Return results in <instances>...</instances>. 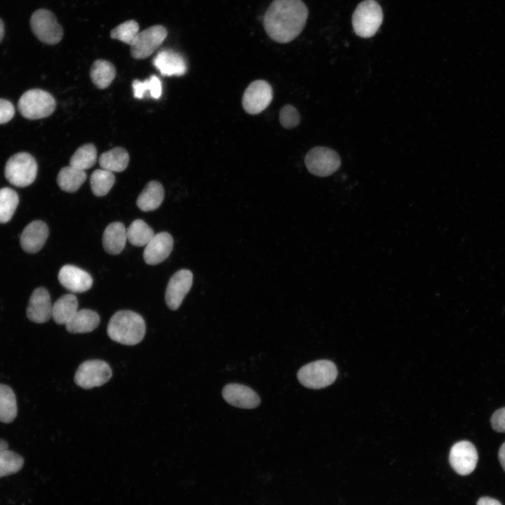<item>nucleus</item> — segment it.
I'll list each match as a JSON object with an SVG mask.
<instances>
[{"label": "nucleus", "mask_w": 505, "mask_h": 505, "mask_svg": "<svg viewBox=\"0 0 505 505\" xmlns=\"http://www.w3.org/2000/svg\"><path fill=\"white\" fill-rule=\"evenodd\" d=\"M224 399L230 405L244 409H252L260 403V398L250 387L240 384H229L222 389Z\"/></svg>", "instance_id": "nucleus-15"}, {"label": "nucleus", "mask_w": 505, "mask_h": 505, "mask_svg": "<svg viewBox=\"0 0 505 505\" xmlns=\"http://www.w3.org/2000/svg\"><path fill=\"white\" fill-rule=\"evenodd\" d=\"M478 456L475 445L462 440L453 445L449 454V462L453 470L461 476L471 473L478 463Z\"/></svg>", "instance_id": "nucleus-12"}, {"label": "nucleus", "mask_w": 505, "mask_h": 505, "mask_svg": "<svg viewBox=\"0 0 505 505\" xmlns=\"http://www.w3.org/2000/svg\"><path fill=\"white\" fill-rule=\"evenodd\" d=\"M16 396L8 385L0 384V422L10 423L17 416Z\"/></svg>", "instance_id": "nucleus-27"}, {"label": "nucleus", "mask_w": 505, "mask_h": 505, "mask_svg": "<svg viewBox=\"0 0 505 505\" xmlns=\"http://www.w3.org/2000/svg\"><path fill=\"white\" fill-rule=\"evenodd\" d=\"M56 104L54 97L41 89L25 92L18 102V109L22 116L31 120L46 118L53 114Z\"/></svg>", "instance_id": "nucleus-4"}, {"label": "nucleus", "mask_w": 505, "mask_h": 505, "mask_svg": "<svg viewBox=\"0 0 505 505\" xmlns=\"http://www.w3.org/2000/svg\"><path fill=\"white\" fill-rule=\"evenodd\" d=\"M97 160V150L94 144H85L79 147L72 156L69 166L85 170L93 166Z\"/></svg>", "instance_id": "nucleus-30"}, {"label": "nucleus", "mask_w": 505, "mask_h": 505, "mask_svg": "<svg viewBox=\"0 0 505 505\" xmlns=\"http://www.w3.org/2000/svg\"><path fill=\"white\" fill-rule=\"evenodd\" d=\"M90 76L97 88L104 89L113 81L116 76V69L110 62L105 60H97L90 67Z\"/></svg>", "instance_id": "nucleus-25"}, {"label": "nucleus", "mask_w": 505, "mask_h": 505, "mask_svg": "<svg viewBox=\"0 0 505 505\" xmlns=\"http://www.w3.org/2000/svg\"><path fill=\"white\" fill-rule=\"evenodd\" d=\"M499 461L505 471V442L501 445L498 452Z\"/></svg>", "instance_id": "nucleus-39"}, {"label": "nucleus", "mask_w": 505, "mask_h": 505, "mask_svg": "<svg viewBox=\"0 0 505 505\" xmlns=\"http://www.w3.org/2000/svg\"><path fill=\"white\" fill-rule=\"evenodd\" d=\"M492 428L501 433H505V407L497 410L490 418Z\"/></svg>", "instance_id": "nucleus-36"}, {"label": "nucleus", "mask_w": 505, "mask_h": 505, "mask_svg": "<svg viewBox=\"0 0 505 505\" xmlns=\"http://www.w3.org/2000/svg\"><path fill=\"white\" fill-rule=\"evenodd\" d=\"M86 177L84 170L69 166L61 168L57 177V182L62 190L73 193L80 188Z\"/></svg>", "instance_id": "nucleus-24"}, {"label": "nucleus", "mask_w": 505, "mask_h": 505, "mask_svg": "<svg viewBox=\"0 0 505 505\" xmlns=\"http://www.w3.org/2000/svg\"><path fill=\"white\" fill-rule=\"evenodd\" d=\"M476 505H502L498 500L490 497H483L479 498Z\"/></svg>", "instance_id": "nucleus-38"}, {"label": "nucleus", "mask_w": 505, "mask_h": 505, "mask_svg": "<svg viewBox=\"0 0 505 505\" xmlns=\"http://www.w3.org/2000/svg\"><path fill=\"white\" fill-rule=\"evenodd\" d=\"M164 198V189L157 181L147 184L137 199V206L142 211H152L158 208Z\"/></svg>", "instance_id": "nucleus-22"}, {"label": "nucleus", "mask_w": 505, "mask_h": 505, "mask_svg": "<svg viewBox=\"0 0 505 505\" xmlns=\"http://www.w3.org/2000/svg\"><path fill=\"white\" fill-rule=\"evenodd\" d=\"M32 32L41 42L54 45L63 36V29L58 22L55 15L50 11L40 8L35 11L30 18Z\"/></svg>", "instance_id": "nucleus-7"}, {"label": "nucleus", "mask_w": 505, "mask_h": 505, "mask_svg": "<svg viewBox=\"0 0 505 505\" xmlns=\"http://www.w3.org/2000/svg\"><path fill=\"white\" fill-rule=\"evenodd\" d=\"M112 376V369L107 362L93 359L86 361L79 366L74 380L77 386L90 389L105 384Z\"/></svg>", "instance_id": "nucleus-8"}, {"label": "nucleus", "mask_w": 505, "mask_h": 505, "mask_svg": "<svg viewBox=\"0 0 505 505\" xmlns=\"http://www.w3.org/2000/svg\"><path fill=\"white\" fill-rule=\"evenodd\" d=\"M273 99V90L270 84L264 80L251 82L245 89L242 105L250 114H257L264 111Z\"/></svg>", "instance_id": "nucleus-11"}, {"label": "nucleus", "mask_w": 505, "mask_h": 505, "mask_svg": "<svg viewBox=\"0 0 505 505\" xmlns=\"http://www.w3.org/2000/svg\"><path fill=\"white\" fill-rule=\"evenodd\" d=\"M50 297L44 288L35 289L29 300L26 314L27 318L36 323H43L52 317Z\"/></svg>", "instance_id": "nucleus-14"}, {"label": "nucleus", "mask_w": 505, "mask_h": 505, "mask_svg": "<svg viewBox=\"0 0 505 505\" xmlns=\"http://www.w3.org/2000/svg\"><path fill=\"white\" fill-rule=\"evenodd\" d=\"M127 229L123 223L115 222L109 224L102 235L105 250L111 255H118L124 248L127 240Z\"/></svg>", "instance_id": "nucleus-20"}, {"label": "nucleus", "mask_w": 505, "mask_h": 505, "mask_svg": "<svg viewBox=\"0 0 505 505\" xmlns=\"http://www.w3.org/2000/svg\"><path fill=\"white\" fill-rule=\"evenodd\" d=\"M58 279L62 286L73 292L87 291L93 285V278L87 271L70 264L60 269Z\"/></svg>", "instance_id": "nucleus-18"}, {"label": "nucleus", "mask_w": 505, "mask_h": 505, "mask_svg": "<svg viewBox=\"0 0 505 505\" xmlns=\"http://www.w3.org/2000/svg\"><path fill=\"white\" fill-rule=\"evenodd\" d=\"M279 121L281 126L285 128H293L299 124L300 116L295 107L287 105L280 110Z\"/></svg>", "instance_id": "nucleus-35"}, {"label": "nucleus", "mask_w": 505, "mask_h": 505, "mask_svg": "<svg viewBox=\"0 0 505 505\" xmlns=\"http://www.w3.org/2000/svg\"><path fill=\"white\" fill-rule=\"evenodd\" d=\"M78 311V300L73 294L60 297L52 307V318L60 325H66Z\"/></svg>", "instance_id": "nucleus-23"}, {"label": "nucleus", "mask_w": 505, "mask_h": 505, "mask_svg": "<svg viewBox=\"0 0 505 505\" xmlns=\"http://www.w3.org/2000/svg\"><path fill=\"white\" fill-rule=\"evenodd\" d=\"M193 282V274L188 269H180L170 278L165 294L166 303L171 310H177L189 292Z\"/></svg>", "instance_id": "nucleus-13"}, {"label": "nucleus", "mask_w": 505, "mask_h": 505, "mask_svg": "<svg viewBox=\"0 0 505 505\" xmlns=\"http://www.w3.org/2000/svg\"><path fill=\"white\" fill-rule=\"evenodd\" d=\"M4 36V24L1 19H0V42Z\"/></svg>", "instance_id": "nucleus-40"}, {"label": "nucleus", "mask_w": 505, "mask_h": 505, "mask_svg": "<svg viewBox=\"0 0 505 505\" xmlns=\"http://www.w3.org/2000/svg\"><path fill=\"white\" fill-rule=\"evenodd\" d=\"M304 163L311 174L318 177H327L339 168L341 159L333 149L325 147H316L307 152Z\"/></svg>", "instance_id": "nucleus-9"}, {"label": "nucleus", "mask_w": 505, "mask_h": 505, "mask_svg": "<svg viewBox=\"0 0 505 505\" xmlns=\"http://www.w3.org/2000/svg\"><path fill=\"white\" fill-rule=\"evenodd\" d=\"M107 331L113 341L123 345L133 346L143 339L146 325L139 314L130 310H120L110 318Z\"/></svg>", "instance_id": "nucleus-2"}, {"label": "nucleus", "mask_w": 505, "mask_h": 505, "mask_svg": "<svg viewBox=\"0 0 505 505\" xmlns=\"http://www.w3.org/2000/svg\"><path fill=\"white\" fill-rule=\"evenodd\" d=\"M128 153L122 147H115L104 152L99 159L101 168L111 172L124 170L128 166Z\"/></svg>", "instance_id": "nucleus-26"}, {"label": "nucleus", "mask_w": 505, "mask_h": 505, "mask_svg": "<svg viewBox=\"0 0 505 505\" xmlns=\"http://www.w3.org/2000/svg\"><path fill=\"white\" fill-rule=\"evenodd\" d=\"M309 11L302 0H274L264 16V27L274 41L285 43L303 30Z\"/></svg>", "instance_id": "nucleus-1"}, {"label": "nucleus", "mask_w": 505, "mask_h": 505, "mask_svg": "<svg viewBox=\"0 0 505 505\" xmlns=\"http://www.w3.org/2000/svg\"><path fill=\"white\" fill-rule=\"evenodd\" d=\"M127 240L135 246L146 245L155 235L154 230L142 220H134L126 231Z\"/></svg>", "instance_id": "nucleus-29"}, {"label": "nucleus", "mask_w": 505, "mask_h": 505, "mask_svg": "<svg viewBox=\"0 0 505 505\" xmlns=\"http://www.w3.org/2000/svg\"><path fill=\"white\" fill-rule=\"evenodd\" d=\"M337 375V368L333 362L319 360L302 366L297 372V379L305 387L319 389L332 384Z\"/></svg>", "instance_id": "nucleus-6"}, {"label": "nucleus", "mask_w": 505, "mask_h": 505, "mask_svg": "<svg viewBox=\"0 0 505 505\" xmlns=\"http://www.w3.org/2000/svg\"><path fill=\"white\" fill-rule=\"evenodd\" d=\"M115 182V176L112 172L105 169H97L93 172L90 178V187L94 195H106Z\"/></svg>", "instance_id": "nucleus-31"}, {"label": "nucleus", "mask_w": 505, "mask_h": 505, "mask_svg": "<svg viewBox=\"0 0 505 505\" xmlns=\"http://www.w3.org/2000/svg\"><path fill=\"white\" fill-rule=\"evenodd\" d=\"M38 166L34 158L28 153L20 152L7 161L4 175L7 180L18 187H25L35 180Z\"/></svg>", "instance_id": "nucleus-5"}, {"label": "nucleus", "mask_w": 505, "mask_h": 505, "mask_svg": "<svg viewBox=\"0 0 505 505\" xmlns=\"http://www.w3.org/2000/svg\"><path fill=\"white\" fill-rule=\"evenodd\" d=\"M167 35V29L161 25L151 26L139 32L130 46L132 57L138 60L149 57L162 44Z\"/></svg>", "instance_id": "nucleus-10"}, {"label": "nucleus", "mask_w": 505, "mask_h": 505, "mask_svg": "<svg viewBox=\"0 0 505 505\" xmlns=\"http://www.w3.org/2000/svg\"><path fill=\"white\" fill-rule=\"evenodd\" d=\"M23 464L24 459L19 454L8 449L0 450V478L18 473Z\"/></svg>", "instance_id": "nucleus-33"}, {"label": "nucleus", "mask_w": 505, "mask_h": 505, "mask_svg": "<svg viewBox=\"0 0 505 505\" xmlns=\"http://www.w3.org/2000/svg\"><path fill=\"white\" fill-rule=\"evenodd\" d=\"M145 246L143 253L145 262L155 265L170 255L173 248V239L169 233L160 232L155 234Z\"/></svg>", "instance_id": "nucleus-16"}, {"label": "nucleus", "mask_w": 505, "mask_h": 505, "mask_svg": "<svg viewBox=\"0 0 505 505\" xmlns=\"http://www.w3.org/2000/svg\"><path fill=\"white\" fill-rule=\"evenodd\" d=\"M8 445L7 442L3 439H0V450L8 449Z\"/></svg>", "instance_id": "nucleus-41"}, {"label": "nucleus", "mask_w": 505, "mask_h": 505, "mask_svg": "<svg viewBox=\"0 0 505 505\" xmlns=\"http://www.w3.org/2000/svg\"><path fill=\"white\" fill-rule=\"evenodd\" d=\"M14 114L15 108L13 104L7 100L0 98V124L8 122Z\"/></svg>", "instance_id": "nucleus-37"}, {"label": "nucleus", "mask_w": 505, "mask_h": 505, "mask_svg": "<svg viewBox=\"0 0 505 505\" xmlns=\"http://www.w3.org/2000/svg\"><path fill=\"white\" fill-rule=\"evenodd\" d=\"M18 202L15 191L8 187L0 189V223H6L11 219Z\"/></svg>", "instance_id": "nucleus-32"}, {"label": "nucleus", "mask_w": 505, "mask_h": 505, "mask_svg": "<svg viewBox=\"0 0 505 505\" xmlns=\"http://www.w3.org/2000/svg\"><path fill=\"white\" fill-rule=\"evenodd\" d=\"M139 25L135 20L125 21L110 32V37L131 46L139 32Z\"/></svg>", "instance_id": "nucleus-34"}, {"label": "nucleus", "mask_w": 505, "mask_h": 505, "mask_svg": "<svg viewBox=\"0 0 505 505\" xmlns=\"http://www.w3.org/2000/svg\"><path fill=\"white\" fill-rule=\"evenodd\" d=\"M97 312L83 309L78 310L73 318L65 325L66 330L73 334L86 333L94 330L100 323Z\"/></svg>", "instance_id": "nucleus-21"}, {"label": "nucleus", "mask_w": 505, "mask_h": 505, "mask_svg": "<svg viewBox=\"0 0 505 505\" xmlns=\"http://www.w3.org/2000/svg\"><path fill=\"white\" fill-rule=\"evenodd\" d=\"M48 227L43 221L35 220L28 224L20 236L22 248L27 252H39L48 236Z\"/></svg>", "instance_id": "nucleus-19"}, {"label": "nucleus", "mask_w": 505, "mask_h": 505, "mask_svg": "<svg viewBox=\"0 0 505 505\" xmlns=\"http://www.w3.org/2000/svg\"><path fill=\"white\" fill-rule=\"evenodd\" d=\"M132 87L133 95L137 99H142L144 97L159 99L162 93L161 82L155 75L151 76L144 81L134 80Z\"/></svg>", "instance_id": "nucleus-28"}, {"label": "nucleus", "mask_w": 505, "mask_h": 505, "mask_svg": "<svg viewBox=\"0 0 505 505\" xmlns=\"http://www.w3.org/2000/svg\"><path fill=\"white\" fill-rule=\"evenodd\" d=\"M382 21V9L375 0H364L361 2L352 15L354 32L362 38H370L375 35Z\"/></svg>", "instance_id": "nucleus-3"}, {"label": "nucleus", "mask_w": 505, "mask_h": 505, "mask_svg": "<svg viewBox=\"0 0 505 505\" xmlns=\"http://www.w3.org/2000/svg\"><path fill=\"white\" fill-rule=\"evenodd\" d=\"M152 62L162 76H180L184 75L187 72L184 58L173 50H161L153 58Z\"/></svg>", "instance_id": "nucleus-17"}]
</instances>
